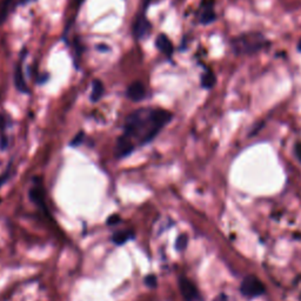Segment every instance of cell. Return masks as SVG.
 <instances>
[{
	"instance_id": "cell-22",
	"label": "cell",
	"mask_w": 301,
	"mask_h": 301,
	"mask_svg": "<svg viewBox=\"0 0 301 301\" xmlns=\"http://www.w3.org/2000/svg\"><path fill=\"white\" fill-rule=\"evenodd\" d=\"M298 47H299V51H301V39H300V43H299V45H298Z\"/></svg>"
},
{
	"instance_id": "cell-12",
	"label": "cell",
	"mask_w": 301,
	"mask_h": 301,
	"mask_svg": "<svg viewBox=\"0 0 301 301\" xmlns=\"http://www.w3.org/2000/svg\"><path fill=\"white\" fill-rule=\"evenodd\" d=\"M104 95V85L100 80H94L92 84V92H91V100L93 103L99 101Z\"/></svg>"
},
{
	"instance_id": "cell-6",
	"label": "cell",
	"mask_w": 301,
	"mask_h": 301,
	"mask_svg": "<svg viewBox=\"0 0 301 301\" xmlns=\"http://www.w3.org/2000/svg\"><path fill=\"white\" fill-rule=\"evenodd\" d=\"M146 95V89L145 86L140 82L133 83L127 89V97L132 101H141Z\"/></svg>"
},
{
	"instance_id": "cell-8",
	"label": "cell",
	"mask_w": 301,
	"mask_h": 301,
	"mask_svg": "<svg viewBox=\"0 0 301 301\" xmlns=\"http://www.w3.org/2000/svg\"><path fill=\"white\" fill-rule=\"evenodd\" d=\"M215 19H216V14L215 11H214L213 2H207L201 11L200 22L202 25H210L212 24Z\"/></svg>"
},
{
	"instance_id": "cell-9",
	"label": "cell",
	"mask_w": 301,
	"mask_h": 301,
	"mask_svg": "<svg viewBox=\"0 0 301 301\" xmlns=\"http://www.w3.org/2000/svg\"><path fill=\"white\" fill-rule=\"evenodd\" d=\"M155 44H157V47L159 50L163 52L164 54H166V56H171V54L173 53L172 43H171V40L165 36V34H160V36L157 38Z\"/></svg>"
},
{
	"instance_id": "cell-13",
	"label": "cell",
	"mask_w": 301,
	"mask_h": 301,
	"mask_svg": "<svg viewBox=\"0 0 301 301\" xmlns=\"http://www.w3.org/2000/svg\"><path fill=\"white\" fill-rule=\"evenodd\" d=\"M214 84H215V77H214V74L212 73V72L208 71L201 77L202 87L212 88L214 86Z\"/></svg>"
},
{
	"instance_id": "cell-19",
	"label": "cell",
	"mask_w": 301,
	"mask_h": 301,
	"mask_svg": "<svg viewBox=\"0 0 301 301\" xmlns=\"http://www.w3.org/2000/svg\"><path fill=\"white\" fill-rule=\"evenodd\" d=\"M213 301H228V297L225 293H220L214 298Z\"/></svg>"
},
{
	"instance_id": "cell-11",
	"label": "cell",
	"mask_w": 301,
	"mask_h": 301,
	"mask_svg": "<svg viewBox=\"0 0 301 301\" xmlns=\"http://www.w3.org/2000/svg\"><path fill=\"white\" fill-rule=\"evenodd\" d=\"M14 84H16V87L18 88L20 92H25V93H27L28 92V88L27 86H26L24 79V73H22L20 66H17L16 72H14Z\"/></svg>"
},
{
	"instance_id": "cell-10",
	"label": "cell",
	"mask_w": 301,
	"mask_h": 301,
	"mask_svg": "<svg viewBox=\"0 0 301 301\" xmlns=\"http://www.w3.org/2000/svg\"><path fill=\"white\" fill-rule=\"evenodd\" d=\"M134 238V233L131 232V231H120V232H115L112 236V241L114 242L115 245H124L126 244L129 240H132Z\"/></svg>"
},
{
	"instance_id": "cell-7",
	"label": "cell",
	"mask_w": 301,
	"mask_h": 301,
	"mask_svg": "<svg viewBox=\"0 0 301 301\" xmlns=\"http://www.w3.org/2000/svg\"><path fill=\"white\" fill-rule=\"evenodd\" d=\"M150 22H147V19L145 18L144 16L138 17L137 20H135L134 24V36L138 39H143L145 36L150 33Z\"/></svg>"
},
{
	"instance_id": "cell-5",
	"label": "cell",
	"mask_w": 301,
	"mask_h": 301,
	"mask_svg": "<svg viewBox=\"0 0 301 301\" xmlns=\"http://www.w3.org/2000/svg\"><path fill=\"white\" fill-rule=\"evenodd\" d=\"M37 178L34 179V185L31 187L30 193H28V195H30L31 201L33 202V204H36L38 207L42 208L44 212H47V208H46V202H45V191L44 187H43L42 182H37Z\"/></svg>"
},
{
	"instance_id": "cell-3",
	"label": "cell",
	"mask_w": 301,
	"mask_h": 301,
	"mask_svg": "<svg viewBox=\"0 0 301 301\" xmlns=\"http://www.w3.org/2000/svg\"><path fill=\"white\" fill-rule=\"evenodd\" d=\"M240 292L244 297L252 299V298H258L265 293V285L261 280L256 276H247L244 278L240 285Z\"/></svg>"
},
{
	"instance_id": "cell-1",
	"label": "cell",
	"mask_w": 301,
	"mask_h": 301,
	"mask_svg": "<svg viewBox=\"0 0 301 301\" xmlns=\"http://www.w3.org/2000/svg\"><path fill=\"white\" fill-rule=\"evenodd\" d=\"M173 114L161 108H140L126 118L123 135L117 140L115 158L129 157L137 146L150 143L172 120Z\"/></svg>"
},
{
	"instance_id": "cell-21",
	"label": "cell",
	"mask_w": 301,
	"mask_h": 301,
	"mask_svg": "<svg viewBox=\"0 0 301 301\" xmlns=\"http://www.w3.org/2000/svg\"><path fill=\"white\" fill-rule=\"evenodd\" d=\"M4 118H2V115H0V131L2 129V127H4Z\"/></svg>"
},
{
	"instance_id": "cell-15",
	"label": "cell",
	"mask_w": 301,
	"mask_h": 301,
	"mask_svg": "<svg viewBox=\"0 0 301 301\" xmlns=\"http://www.w3.org/2000/svg\"><path fill=\"white\" fill-rule=\"evenodd\" d=\"M11 2H12V0H4V2L0 5V24L6 18L8 10H10L11 6Z\"/></svg>"
},
{
	"instance_id": "cell-4",
	"label": "cell",
	"mask_w": 301,
	"mask_h": 301,
	"mask_svg": "<svg viewBox=\"0 0 301 301\" xmlns=\"http://www.w3.org/2000/svg\"><path fill=\"white\" fill-rule=\"evenodd\" d=\"M179 289L185 301H199L201 299L199 289L187 278L182 277L179 279Z\"/></svg>"
},
{
	"instance_id": "cell-20",
	"label": "cell",
	"mask_w": 301,
	"mask_h": 301,
	"mask_svg": "<svg viewBox=\"0 0 301 301\" xmlns=\"http://www.w3.org/2000/svg\"><path fill=\"white\" fill-rule=\"evenodd\" d=\"M6 146H7L6 138H5V137H2V138H1V144H0V149H1V150H4V149H6Z\"/></svg>"
},
{
	"instance_id": "cell-14",
	"label": "cell",
	"mask_w": 301,
	"mask_h": 301,
	"mask_svg": "<svg viewBox=\"0 0 301 301\" xmlns=\"http://www.w3.org/2000/svg\"><path fill=\"white\" fill-rule=\"evenodd\" d=\"M188 244V236L186 234H181V236H178V239H176L175 241V250L176 251H184L185 248L187 247Z\"/></svg>"
},
{
	"instance_id": "cell-16",
	"label": "cell",
	"mask_w": 301,
	"mask_h": 301,
	"mask_svg": "<svg viewBox=\"0 0 301 301\" xmlns=\"http://www.w3.org/2000/svg\"><path fill=\"white\" fill-rule=\"evenodd\" d=\"M145 283H146L150 288L157 287V283H158L157 277L153 276V274H150V276L145 277Z\"/></svg>"
},
{
	"instance_id": "cell-18",
	"label": "cell",
	"mask_w": 301,
	"mask_h": 301,
	"mask_svg": "<svg viewBox=\"0 0 301 301\" xmlns=\"http://www.w3.org/2000/svg\"><path fill=\"white\" fill-rule=\"evenodd\" d=\"M107 225L113 226V225H117L118 222H120V216L118 215V214H112V215H109L108 218H107Z\"/></svg>"
},
{
	"instance_id": "cell-17",
	"label": "cell",
	"mask_w": 301,
	"mask_h": 301,
	"mask_svg": "<svg viewBox=\"0 0 301 301\" xmlns=\"http://www.w3.org/2000/svg\"><path fill=\"white\" fill-rule=\"evenodd\" d=\"M84 138H85V133H84V132H79V133H78V134L75 135V137L73 138V140L71 141V146H72V147L79 146V145L82 144L83 141H84Z\"/></svg>"
},
{
	"instance_id": "cell-2",
	"label": "cell",
	"mask_w": 301,
	"mask_h": 301,
	"mask_svg": "<svg viewBox=\"0 0 301 301\" xmlns=\"http://www.w3.org/2000/svg\"><path fill=\"white\" fill-rule=\"evenodd\" d=\"M266 43V38L260 33L242 34L232 40V48L236 54H252L262 50Z\"/></svg>"
}]
</instances>
